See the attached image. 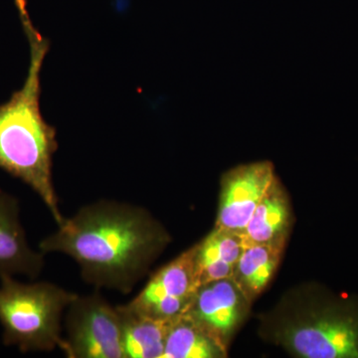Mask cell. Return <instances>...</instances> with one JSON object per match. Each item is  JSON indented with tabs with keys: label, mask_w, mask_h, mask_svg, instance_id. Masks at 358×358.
<instances>
[{
	"label": "cell",
	"mask_w": 358,
	"mask_h": 358,
	"mask_svg": "<svg viewBox=\"0 0 358 358\" xmlns=\"http://www.w3.org/2000/svg\"><path fill=\"white\" fill-rule=\"evenodd\" d=\"M57 226L40 251L70 257L86 284L122 294L133 291L171 241L147 209L115 200L84 205Z\"/></svg>",
	"instance_id": "1"
},
{
	"label": "cell",
	"mask_w": 358,
	"mask_h": 358,
	"mask_svg": "<svg viewBox=\"0 0 358 358\" xmlns=\"http://www.w3.org/2000/svg\"><path fill=\"white\" fill-rule=\"evenodd\" d=\"M15 6L29 44L30 62L22 88L0 105V169L29 186L59 224L64 216L53 182L57 133L40 109L41 70L50 44L33 24L26 0H15Z\"/></svg>",
	"instance_id": "2"
},
{
	"label": "cell",
	"mask_w": 358,
	"mask_h": 358,
	"mask_svg": "<svg viewBox=\"0 0 358 358\" xmlns=\"http://www.w3.org/2000/svg\"><path fill=\"white\" fill-rule=\"evenodd\" d=\"M263 341L299 358H358V296L303 282L260 313Z\"/></svg>",
	"instance_id": "3"
},
{
	"label": "cell",
	"mask_w": 358,
	"mask_h": 358,
	"mask_svg": "<svg viewBox=\"0 0 358 358\" xmlns=\"http://www.w3.org/2000/svg\"><path fill=\"white\" fill-rule=\"evenodd\" d=\"M76 296L50 282L0 278L2 343L23 353L63 350V320Z\"/></svg>",
	"instance_id": "4"
},
{
	"label": "cell",
	"mask_w": 358,
	"mask_h": 358,
	"mask_svg": "<svg viewBox=\"0 0 358 358\" xmlns=\"http://www.w3.org/2000/svg\"><path fill=\"white\" fill-rule=\"evenodd\" d=\"M64 322L66 357L124 358L119 310L99 289L88 296L77 294L66 310Z\"/></svg>",
	"instance_id": "5"
},
{
	"label": "cell",
	"mask_w": 358,
	"mask_h": 358,
	"mask_svg": "<svg viewBox=\"0 0 358 358\" xmlns=\"http://www.w3.org/2000/svg\"><path fill=\"white\" fill-rule=\"evenodd\" d=\"M195 250H186L150 277L129 305L152 319L171 322L187 312L199 287L195 278Z\"/></svg>",
	"instance_id": "6"
},
{
	"label": "cell",
	"mask_w": 358,
	"mask_h": 358,
	"mask_svg": "<svg viewBox=\"0 0 358 358\" xmlns=\"http://www.w3.org/2000/svg\"><path fill=\"white\" fill-rule=\"evenodd\" d=\"M277 178L268 160L240 164L221 178L215 227L243 235L250 219Z\"/></svg>",
	"instance_id": "7"
},
{
	"label": "cell",
	"mask_w": 358,
	"mask_h": 358,
	"mask_svg": "<svg viewBox=\"0 0 358 358\" xmlns=\"http://www.w3.org/2000/svg\"><path fill=\"white\" fill-rule=\"evenodd\" d=\"M250 303L232 278L200 286L187 313L224 350L247 320Z\"/></svg>",
	"instance_id": "8"
},
{
	"label": "cell",
	"mask_w": 358,
	"mask_h": 358,
	"mask_svg": "<svg viewBox=\"0 0 358 358\" xmlns=\"http://www.w3.org/2000/svg\"><path fill=\"white\" fill-rule=\"evenodd\" d=\"M45 254L33 249L20 217V204L0 189V278L21 275L35 280L45 266Z\"/></svg>",
	"instance_id": "9"
},
{
	"label": "cell",
	"mask_w": 358,
	"mask_h": 358,
	"mask_svg": "<svg viewBox=\"0 0 358 358\" xmlns=\"http://www.w3.org/2000/svg\"><path fill=\"white\" fill-rule=\"evenodd\" d=\"M293 224L291 200L277 176L250 219L243 233L245 244L286 249Z\"/></svg>",
	"instance_id": "10"
},
{
	"label": "cell",
	"mask_w": 358,
	"mask_h": 358,
	"mask_svg": "<svg viewBox=\"0 0 358 358\" xmlns=\"http://www.w3.org/2000/svg\"><path fill=\"white\" fill-rule=\"evenodd\" d=\"M195 246V278L200 287L210 282L232 278L246 244L243 235L214 227Z\"/></svg>",
	"instance_id": "11"
},
{
	"label": "cell",
	"mask_w": 358,
	"mask_h": 358,
	"mask_svg": "<svg viewBox=\"0 0 358 358\" xmlns=\"http://www.w3.org/2000/svg\"><path fill=\"white\" fill-rule=\"evenodd\" d=\"M124 358H162L169 322L143 315L129 303L117 306Z\"/></svg>",
	"instance_id": "12"
},
{
	"label": "cell",
	"mask_w": 358,
	"mask_h": 358,
	"mask_svg": "<svg viewBox=\"0 0 358 358\" xmlns=\"http://www.w3.org/2000/svg\"><path fill=\"white\" fill-rule=\"evenodd\" d=\"M285 249L268 245H246L232 280L245 298L253 303L265 291L281 263Z\"/></svg>",
	"instance_id": "13"
},
{
	"label": "cell",
	"mask_w": 358,
	"mask_h": 358,
	"mask_svg": "<svg viewBox=\"0 0 358 358\" xmlns=\"http://www.w3.org/2000/svg\"><path fill=\"white\" fill-rule=\"evenodd\" d=\"M224 350L187 313L169 322L162 358H223Z\"/></svg>",
	"instance_id": "14"
}]
</instances>
